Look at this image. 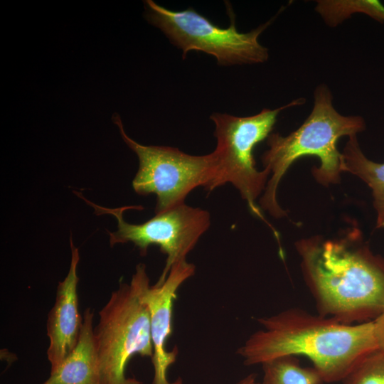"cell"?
<instances>
[{
    "label": "cell",
    "instance_id": "cell-18",
    "mask_svg": "<svg viewBox=\"0 0 384 384\" xmlns=\"http://www.w3.org/2000/svg\"><path fill=\"white\" fill-rule=\"evenodd\" d=\"M252 384H260V383H257V381H255Z\"/></svg>",
    "mask_w": 384,
    "mask_h": 384
},
{
    "label": "cell",
    "instance_id": "cell-8",
    "mask_svg": "<svg viewBox=\"0 0 384 384\" xmlns=\"http://www.w3.org/2000/svg\"><path fill=\"white\" fill-rule=\"evenodd\" d=\"M97 214H112L117 220V230L107 231L110 246L132 242L142 256L147 253L150 245H158L166 255V264L155 284L159 285L166 279L171 267L186 261L188 254L194 248L202 235L210 225V213L204 209L193 208L186 203L154 217L141 224L125 221L124 211L128 209H142L141 206H124L107 208L89 203Z\"/></svg>",
    "mask_w": 384,
    "mask_h": 384
},
{
    "label": "cell",
    "instance_id": "cell-14",
    "mask_svg": "<svg viewBox=\"0 0 384 384\" xmlns=\"http://www.w3.org/2000/svg\"><path fill=\"white\" fill-rule=\"evenodd\" d=\"M315 10L324 22L336 27L355 13H363L379 21H384V6L378 1L319 0Z\"/></svg>",
    "mask_w": 384,
    "mask_h": 384
},
{
    "label": "cell",
    "instance_id": "cell-5",
    "mask_svg": "<svg viewBox=\"0 0 384 384\" xmlns=\"http://www.w3.org/2000/svg\"><path fill=\"white\" fill-rule=\"evenodd\" d=\"M145 9L146 20L182 50L183 58L189 51L197 50L213 55L223 66L257 64L268 60V49L259 42V36L277 16L250 32L241 33L237 30L235 15L228 7L230 22L228 28L215 25L193 8L171 11L146 0Z\"/></svg>",
    "mask_w": 384,
    "mask_h": 384
},
{
    "label": "cell",
    "instance_id": "cell-10",
    "mask_svg": "<svg viewBox=\"0 0 384 384\" xmlns=\"http://www.w3.org/2000/svg\"><path fill=\"white\" fill-rule=\"evenodd\" d=\"M71 261L65 279L58 283L53 306L48 314L47 350L50 371L55 370L75 348L81 332L83 317L78 304L77 270L80 260L79 250L70 238Z\"/></svg>",
    "mask_w": 384,
    "mask_h": 384
},
{
    "label": "cell",
    "instance_id": "cell-15",
    "mask_svg": "<svg viewBox=\"0 0 384 384\" xmlns=\"http://www.w3.org/2000/svg\"><path fill=\"white\" fill-rule=\"evenodd\" d=\"M343 384H384V351L379 348L362 358Z\"/></svg>",
    "mask_w": 384,
    "mask_h": 384
},
{
    "label": "cell",
    "instance_id": "cell-17",
    "mask_svg": "<svg viewBox=\"0 0 384 384\" xmlns=\"http://www.w3.org/2000/svg\"><path fill=\"white\" fill-rule=\"evenodd\" d=\"M256 381V374L252 373L249 374L235 384H252Z\"/></svg>",
    "mask_w": 384,
    "mask_h": 384
},
{
    "label": "cell",
    "instance_id": "cell-3",
    "mask_svg": "<svg viewBox=\"0 0 384 384\" xmlns=\"http://www.w3.org/2000/svg\"><path fill=\"white\" fill-rule=\"evenodd\" d=\"M314 97L311 112L298 129L287 136L271 133L267 139L269 148L261 159L271 177L259 203L261 209L275 218L287 215L277 202V191L282 178L296 160L305 156L319 158L320 166L311 170L316 181L325 186L337 183L343 172L342 153L337 148V142L343 136L357 135L366 129L362 117L342 115L334 108L326 85H319Z\"/></svg>",
    "mask_w": 384,
    "mask_h": 384
},
{
    "label": "cell",
    "instance_id": "cell-4",
    "mask_svg": "<svg viewBox=\"0 0 384 384\" xmlns=\"http://www.w3.org/2000/svg\"><path fill=\"white\" fill-rule=\"evenodd\" d=\"M304 102L305 99L298 98L279 108H265L248 117L219 112L210 117L215 124L217 140L216 147L211 152L215 167L213 188L231 183L246 201L252 214L268 224L277 238V231L265 220L256 203L265 190L271 172L266 168L262 171L257 169L253 151L258 143L267 139L282 110Z\"/></svg>",
    "mask_w": 384,
    "mask_h": 384
},
{
    "label": "cell",
    "instance_id": "cell-6",
    "mask_svg": "<svg viewBox=\"0 0 384 384\" xmlns=\"http://www.w3.org/2000/svg\"><path fill=\"white\" fill-rule=\"evenodd\" d=\"M94 334L102 384H142L125 373L134 356L153 355L149 311L130 283L121 282L112 292Z\"/></svg>",
    "mask_w": 384,
    "mask_h": 384
},
{
    "label": "cell",
    "instance_id": "cell-13",
    "mask_svg": "<svg viewBox=\"0 0 384 384\" xmlns=\"http://www.w3.org/2000/svg\"><path fill=\"white\" fill-rule=\"evenodd\" d=\"M260 384H321L323 380L315 368L299 365L295 356L281 357L263 363Z\"/></svg>",
    "mask_w": 384,
    "mask_h": 384
},
{
    "label": "cell",
    "instance_id": "cell-9",
    "mask_svg": "<svg viewBox=\"0 0 384 384\" xmlns=\"http://www.w3.org/2000/svg\"><path fill=\"white\" fill-rule=\"evenodd\" d=\"M196 267L186 261L174 265L164 282L150 286L144 264H138L130 284L139 298L147 307L149 319L153 355L151 358L154 369L152 384H182L178 378L170 383L166 377L169 368L176 362L178 353L175 346L172 351L166 348L172 331L174 301L178 288L194 275Z\"/></svg>",
    "mask_w": 384,
    "mask_h": 384
},
{
    "label": "cell",
    "instance_id": "cell-2",
    "mask_svg": "<svg viewBox=\"0 0 384 384\" xmlns=\"http://www.w3.org/2000/svg\"><path fill=\"white\" fill-rule=\"evenodd\" d=\"M257 321L262 329L237 350L246 366L302 356L323 382L332 383L342 381L362 358L378 349L373 320L343 324L291 308Z\"/></svg>",
    "mask_w": 384,
    "mask_h": 384
},
{
    "label": "cell",
    "instance_id": "cell-7",
    "mask_svg": "<svg viewBox=\"0 0 384 384\" xmlns=\"http://www.w3.org/2000/svg\"><path fill=\"white\" fill-rule=\"evenodd\" d=\"M113 119L122 139L139 159L132 187L139 195H156V214L184 204L196 188L202 186L209 192L214 189L215 167L212 153L195 156L176 147L142 145L126 134L118 115Z\"/></svg>",
    "mask_w": 384,
    "mask_h": 384
},
{
    "label": "cell",
    "instance_id": "cell-1",
    "mask_svg": "<svg viewBox=\"0 0 384 384\" xmlns=\"http://www.w3.org/2000/svg\"><path fill=\"white\" fill-rule=\"evenodd\" d=\"M295 247L319 314L350 324L384 310V260L370 252L357 226L333 239L303 238Z\"/></svg>",
    "mask_w": 384,
    "mask_h": 384
},
{
    "label": "cell",
    "instance_id": "cell-16",
    "mask_svg": "<svg viewBox=\"0 0 384 384\" xmlns=\"http://www.w3.org/2000/svg\"><path fill=\"white\" fill-rule=\"evenodd\" d=\"M373 323L378 348L384 351V310L375 318Z\"/></svg>",
    "mask_w": 384,
    "mask_h": 384
},
{
    "label": "cell",
    "instance_id": "cell-11",
    "mask_svg": "<svg viewBox=\"0 0 384 384\" xmlns=\"http://www.w3.org/2000/svg\"><path fill=\"white\" fill-rule=\"evenodd\" d=\"M82 317L75 348L42 384H102L91 308L85 309Z\"/></svg>",
    "mask_w": 384,
    "mask_h": 384
},
{
    "label": "cell",
    "instance_id": "cell-12",
    "mask_svg": "<svg viewBox=\"0 0 384 384\" xmlns=\"http://www.w3.org/2000/svg\"><path fill=\"white\" fill-rule=\"evenodd\" d=\"M341 153L342 171L356 176L371 189L375 228H384V163L371 161L365 156L356 134L348 137Z\"/></svg>",
    "mask_w": 384,
    "mask_h": 384
}]
</instances>
